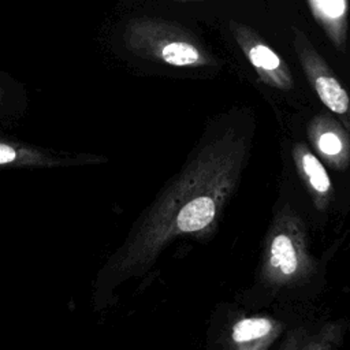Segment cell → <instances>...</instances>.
I'll return each mask as SVG.
<instances>
[{
    "instance_id": "10",
    "label": "cell",
    "mask_w": 350,
    "mask_h": 350,
    "mask_svg": "<svg viewBox=\"0 0 350 350\" xmlns=\"http://www.w3.org/2000/svg\"><path fill=\"white\" fill-rule=\"evenodd\" d=\"M3 100H4V90H3V88L0 86V105L3 104Z\"/></svg>"
},
{
    "instance_id": "4",
    "label": "cell",
    "mask_w": 350,
    "mask_h": 350,
    "mask_svg": "<svg viewBox=\"0 0 350 350\" xmlns=\"http://www.w3.org/2000/svg\"><path fill=\"white\" fill-rule=\"evenodd\" d=\"M271 264L279 268L284 275H291L295 272L298 261L290 238L280 234L273 238L271 245Z\"/></svg>"
},
{
    "instance_id": "9",
    "label": "cell",
    "mask_w": 350,
    "mask_h": 350,
    "mask_svg": "<svg viewBox=\"0 0 350 350\" xmlns=\"http://www.w3.org/2000/svg\"><path fill=\"white\" fill-rule=\"evenodd\" d=\"M319 148L325 154H336L342 150V142L334 133H324L319 138Z\"/></svg>"
},
{
    "instance_id": "2",
    "label": "cell",
    "mask_w": 350,
    "mask_h": 350,
    "mask_svg": "<svg viewBox=\"0 0 350 350\" xmlns=\"http://www.w3.org/2000/svg\"><path fill=\"white\" fill-rule=\"evenodd\" d=\"M103 156L88 153H57L51 149L33 146L19 141L0 139V168H57L70 165L97 164Z\"/></svg>"
},
{
    "instance_id": "5",
    "label": "cell",
    "mask_w": 350,
    "mask_h": 350,
    "mask_svg": "<svg viewBox=\"0 0 350 350\" xmlns=\"http://www.w3.org/2000/svg\"><path fill=\"white\" fill-rule=\"evenodd\" d=\"M271 323L265 319H243L232 328V339L235 342H249L262 338L271 331Z\"/></svg>"
},
{
    "instance_id": "8",
    "label": "cell",
    "mask_w": 350,
    "mask_h": 350,
    "mask_svg": "<svg viewBox=\"0 0 350 350\" xmlns=\"http://www.w3.org/2000/svg\"><path fill=\"white\" fill-rule=\"evenodd\" d=\"M314 7L327 18H339L345 14L346 0H313Z\"/></svg>"
},
{
    "instance_id": "3",
    "label": "cell",
    "mask_w": 350,
    "mask_h": 350,
    "mask_svg": "<svg viewBox=\"0 0 350 350\" xmlns=\"http://www.w3.org/2000/svg\"><path fill=\"white\" fill-rule=\"evenodd\" d=\"M320 100L335 113H345L349 108V96L342 85L331 77L321 75L314 82Z\"/></svg>"
},
{
    "instance_id": "7",
    "label": "cell",
    "mask_w": 350,
    "mask_h": 350,
    "mask_svg": "<svg viewBox=\"0 0 350 350\" xmlns=\"http://www.w3.org/2000/svg\"><path fill=\"white\" fill-rule=\"evenodd\" d=\"M249 59L256 67L264 68V70H268V71L276 70L280 64L278 55L262 44H257V45L250 48Z\"/></svg>"
},
{
    "instance_id": "1",
    "label": "cell",
    "mask_w": 350,
    "mask_h": 350,
    "mask_svg": "<svg viewBox=\"0 0 350 350\" xmlns=\"http://www.w3.org/2000/svg\"><path fill=\"white\" fill-rule=\"evenodd\" d=\"M127 45L139 56L172 67H191L204 62L200 48L174 25L138 19L127 31Z\"/></svg>"
},
{
    "instance_id": "6",
    "label": "cell",
    "mask_w": 350,
    "mask_h": 350,
    "mask_svg": "<svg viewBox=\"0 0 350 350\" xmlns=\"http://www.w3.org/2000/svg\"><path fill=\"white\" fill-rule=\"evenodd\" d=\"M302 165H304L305 174L309 176L312 186L317 191L325 193L329 189V179L321 163L313 154L306 153L302 157Z\"/></svg>"
}]
</instances>
